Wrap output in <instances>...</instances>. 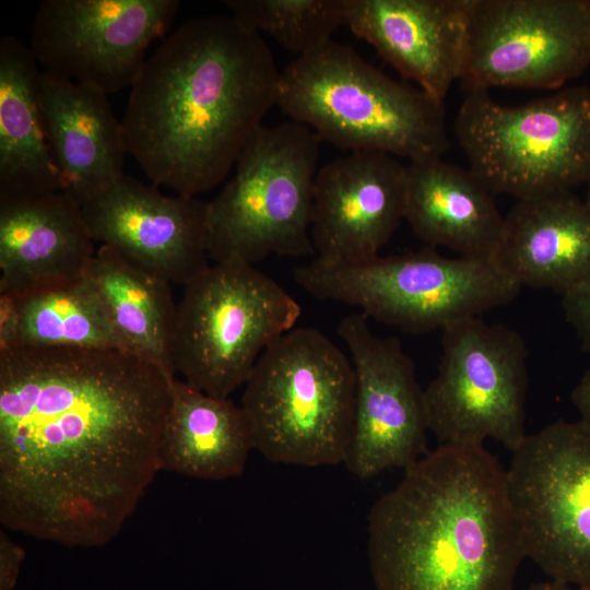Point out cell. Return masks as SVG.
<instances>
[{
	"label": "cell",
	"mask_w": 590,
	"mask_h": 590,
	"mask_svg": "<svg viewBox=\"0 0 590 590\" xmlns=\"http://www.w3.org/2000/svg\"><path fill=\"white\" fill-rule=\"evenodd\" d=\"M570 397L580 415L579 421L590 428V368L575 386Z\"/></svg>",
	"instance_id": "30"
},
{
	"label": "cell",
	"mask_w": 590,
	"mask_h": 590,
	"mask_svg": "<svg viewBox=\"0 0 590 590\" xmlns=\"http://www.w3.org/2000/svg\"><path fill=\"white\" fill-rule=\"evenodd\" d=\"M298 303L250 264L209 266L184 286L172 357L189 386L227 399L245 385L264 350L291 331Z\"/></svg>",
	"instance_id": "9"
},
{
	"label": "cell",
	"mask_w": 590,
	"mask_h": 590,
	"mask_svg": "<svg viewBox=\"0 0 590 590\" xmlns=\"http://www.w3.org/2000/svg\"><path fill=\"white\" fill-rule=\"evenodd\" d=\"M453 132L491 193L524 200L590 180V88L571 86L524 105L469 91Z\"/></svg>",
	"instance_id": "6"
},
{
	"label": "cell",
	"mask_w": 590,
	"mask_h": 590,
	"mask_svg": "<svg viewBox=\"0 0 590 590\" xmlns=\"http://www.w3.org/2000/svg\"><path fill=\"white\" fill-rule=\"evenodd\" d=\"M505 484L526 558L551 579L590 587V428L560 420L527 435Z\"/></svg>",
	"instance_id": "11"
},
{
	"label": "cell",
	"mask_w": 590,
	"mask_h": 590,
	"mask_svg": "<svg viewBox=\"0 0 590 590\" xmlns=\"http://www.w3.org/2000/svg\"><path fill=\"white\" fill-rule=\"evenodd\" d=\"M355 393L345 353L315 328L292 329L264 350L245 384L240 406L253 449L274 463H344Z\"/></svg>",
	"instance_id": "5"
},
{
	"label": "cell",
	"mask_w": 590,
	"mask_h": 590,
	"mask_svg": "<svg viewBox=\"0 0 590 590\" xmlns=\"http://www.w3.org/2000/svg\"><path fill=\"white\" fill-rule=\"evenodd\" d=\"M368 317H344L337 333L350 353L355 375L353 433L345 460L362 480L390 468L406 469L427 452L424 389L415 365L394 337L375 334Z\"/></svg>",
	"instance_id": "14"
},
{
	"label": "cell",
	"mask_w": 590,
	"mask_h": 590,
	"mask_svg": "<svg viewBox=\"0 0 590 590\" xmlns=\"http://www.w3.org/2000/svg\"><path fill=\"white\" fill-rule=\"evenodd\" d=\"M83 279L121 346L175 376L177 305L170 283L105 245L96 249Z\"/></svg>",
	"instance_id": "24"
},
{
	"label": "cell",
	"mask_w": 590,
	"mask_h": 590,
	"mask_svg": "<svg viewBox=\"0 0 590 590\" xmlns=\"http://www.w3.org/2000/svg\"><path fill=\"white\" fill-rule=\"evenodd\" d=\"M37 66L21 39L0 38V199L63 191L40 109Z\"/></svg>",
	"instance_id": "22"
},
{
	"label": "cell",
	"mask_w": 590,
	"mask_h": 590,
	"mask_svg": "<svg viewBox=\"0 0 590 590\" xmlns=\"http://www.w3.org/2000/svg\"><path fill=\"white\" fill-rule=\"evenodd\" d=\"M528 350L523 338L480 317L442 330L436 376L424 389L428 430L439 446L479 447L485 439L511 452L526 434Z\"/></svg>",
	"instance_id": "10"
},
{
	"label": "cell",
	"mask_w": 590,
	"mask_h": 590,
	"mask_svg": "<svg viewBox=\"0 0 590 590\" xmlns=\"http://www.w3.org/2000/svg\"><path fill=\"white\" fill-rule=\"evenodd\" d=\"M320 138L296 121L262 125L232 178L209 202L208 251L215 263L253 266L271 255H314L310 237Z\"/></svg>",
	"instance_id": "8"
},
{
	"label": "cell",
	"mask_w": 590,
	"mask_h": 590,
	"mask_svg": "<svg viewBox=\"0 0 590 590\" xmlns=\"http://www.w3.org/2000/svg\"><path fill=\"white\" fill-rule=\"evenodd\" d=\"M231 15L248 28L268 33L299 56L332 40L345 26L344 0H226Z\"/></svg>",
	"instance_id": "26"
},
{
	"label": "cell",
	"mask_w": 590,
	"mask_h": 590,
	"mask_svg": "<svg viewBox=\"0 0 590 590\" xmlns=\"http://www.w3.org/2000/svg\"><path fill=\"white\" fill-rule=\"evenodd\" d=\"M492 194L469 168L441 157L409 162L404 220L430 247L493 259L505 216Z\"/></svg>",
	"instance_id": "21"
},
{
	"label": "cell",
	"mask_w": 590,
	"mask_h": 590,
	"mask_svg": "<svg viewBox=\"0 0 590 590\" xmlns=\"http://www.w3.org/2000/svg\"><path fill=\"white\" fill-rule=\"evenodd\" d=\"M94 243L82 205L63 191L0 199V293L23 297L82 280Z\"/></svg>",
	"instance_id": "18"
},
{
	"label": "cell",
	"mask_w": 590,
	"mask_h": 590,
	"mask_svg": "<svg viewBox=\"0 0 590 590\" xmlns=\"http://www.w3.org/2000/svg\"><path fill=\"white\" fill-rule=\"evenodd\" d=\"M368 515L376 590H514L526 558L505 471L483 446H438Z\"/></svg>",
	"instance_id": "3"
},
{
	"label": "cell",
	"mask_w": 590,
	"mask_h": 590,
	"mask_svg": "<svg viewBox=\"0 0 590 590\" xmlns=\"http://www.w3.org/2000/svg\"><path fill=\"white\" fill-rule=\"evenodd\" d=\"M493 259L521 287L566 294L590 279V206L571 191L517 200Z\"/></svg>",
	"instance_id": "20"
},
{
	"label": "cell",
	"mask_w": 590,
	"mask_h": 590,
	"mask_svg": "<svg viewBox=\"0 0 590 590\" xmlns=\"http://www.w3.org/2000/svg\"><path fill=\"white\" fill-rule=\"evenodd\" d=\"M253 449L241 406L170 380L169 409L161 444L162 469L200 480L240 476Z\"/></svg>",
	"instance_id": "23"
},
{
	"label": "cell",
	"mask_w": 590,
	"mask_h": 590,
	"mask_svg": "<svg viewBox=\"0 0 590 590\" xmlns=\"http://www.w3.org/2000/svg\"><path fill=\"white\" fill-rule=\"evenodd\" d=\"M276 106L349 153L377 151L414 162L441 157L450 144L442 102L334 40L281 71Z\"/></svg>",
	"instance_id": "4"
},
{
	"label": "cell",
	"mask_w": 590,
	"mask_h": 590,
	"mask_svg": "<svg viewBox=\"0 0 590 590\" xmlns=\"http://www.w3.org/2000/svg\"><path fill=\"white\" fill-rule=\"evenodd\" d=\"M585 201L590 206V180L588 182V191H587V197H586Z\"/></svg>",
	"instance_id": "32"
},
{
	"label": "cell",
	"mask_w": 590,
	"mask_h": 590,
	"mask_svg": "<svg viewBox=\"0 0 590 590\" xmlns=\"http://www.w3.org/2000/svg\"><path fill=\"white\" fill-rule=\"evenodd\" d=\"M408 164L377 151L350 152L317 172L310 237L316 260L353 264L379 256L404 219Z\"/></svg>",
	"instance_id": "16"
},
{
	"label": "cell",
	"mask_w": 590,
	"mask_h": 590,
	"mask_svg": "<svg viewBox=\"0 0 590 590\" xmlns=\"http://www.w3.org/2000/svg\"><path fill=\"white\" fill-rule=\"evenodd\" d=\"M280 75L262 36L234 16L184 22L130 87L128 154L157 187L190 197L212 190L276 105Z\"/></svg>",
	"instance_id": "2"
},
{
	"label": "cell",
	"mask_w": 590,
	"mask_h": 590,
	"mask_svg": "<svg viewBox=\"0 0 590 590\" xmlns=\"http://www.w3.org/2000/svg\"><path fill=\"white\" fill-rule=\"evenodd\" d=\"M19 299L20 346L123 349L84 279Z\"/></svg>",
	"instance_id": "25"
},
{
	"label": "cell",
	"mask_w": 590,
	"mask_h": 590,
	"mask_svg": "<svg viewBox=\"0 0 590 590\" xmlns=\"http://www.w3.org/2000/svg\"><path fill=\"white\" fill-rule=\"evenodd\" d=\"M590 69V0H472L460 82L556 90Z\"/></svg>",
	"instance_id": "12"
},
{
	"label": "cell",
	"mask_w": 590,
	"mask_h": 590,
	"mask_svg": "<svg viewBox=\"0 0 590 590\" xmlns=\"http://www.w3.org/2000/svg\"><path fill=\"white\" fill-rule=\"evenodd\" d=\"M169 376L123 349L0 354V521L71 547L113 541L162 471Z\"/></svg>",
	"instance_id": "1"
},
{
	"label": "cell",
	"mask_w": 590,
	"mask_h": 590,
	"mask_svg": "<svg viewBox=\"0 0 590 590\" xmlns=\"http://www.w3.org/2000/svg\"><path fill=\"white\" fill-rule=\"evenodd\" d=\"M179 7L178 0H44L30 48L44 70L109 95L132 86L148 47Z\"/></svg>",
	"instance_id": "13"
},
{
	"label": "cell",
	"mask_w": 590,
	"mask_h": 590,
	"mask_svg": "<svg viewBox=\"0 0 590 590\" xmlns=\"http://www.w3.org/2000/svg\"><path fill=\"white\" fill-rule=\"evenodd\" d=\"M472 0H344L345 26L406 81L445 101L460 81Z\"/></svg>",
	"instance_id": "17"
},
{
	"label": "cell",
	"mask_w": 590,
	"mask_h": 590,
	"mask_svg": "<svg viewBox=\"0 0 590 590\" xmlns=\"http://www.w3.org/2000/svg\"><path fill=\"white\" fill-rule=\"evenodd\" d=\"M426 247L353 264L316 259L294 269L317 299L356 307L406 333L441 329L510 303L521 286L489 258H449Z\"/></svg>",
	"instance_id": "7"
},
{
	"label": "cell",
	"mask_w": 590,
	"mask_h": 590,
	"mask_svg": "<svg viewBox=\"0 0 590 590\" xmlns=\"http://www.w3.org/2000/svg\"><path fill=\"white\" fill-rule=\"evenodd\" d=\"M38 95L63 192L83 205L125 175L122 122L104 91L46 70L39 74Z\"/></svg>",
	"instance_id": "19"
},
{
	"label": "cell",
	"mask_w": 590,
	"mask_h": 590,
	"mask_svg": "<svg viewBox=\"0 0 590 590\" xmlns=\"http://www.w3.org/2000/svg\"><path fill=\"white\" fill-rule=\"evenodd\" d=\"M562 308L582 349L590 352V279L562 295Z\"/></svg>",
	"instance_id": "27"
},
{
	"label": "cell",
	"mask_w": 590,
	"mask_h": 590,
	"mask_svg": "<svg viewBox=\"0 0 590 590\" xmlns=\"http://www.w3.org/2000/svg\"><path fill=\"white\" fill-rule=\"evenodd\" d=\"M527 590H590V587H578L551 579L550 581L533 583Z\"/></svg>",
	"instance_id": "31"
},
{
	"label": "cell",
	"mask_w": 590,
	"mask_h": 590,
	"mask_svg": "<svg viewBox=\"0 0 590 590\" xmlns=\"http://www.w3.org/2000/svg\"><path fill=\"white\" fill-rule=\"evenodd\" d=\"M24 558V550L4 531L0 532L1 590H11L19 567Z\"/></svg>",
	"instance_id": "29"
},
{
	"label": "cell",
	"mask_w": 590,
	"mask_h": 590,
	"mask_svg": "<svg viewBox=\"0 0 590 590\" xmlns=\"http://www.w3.org/2000/svg\"><path fill=\"white\" fill-rule=\"evenodd\" d=\"M94 241L142 269L186 285L209 264V202L166 196L128 175L82 205Z\"/></svg>",
	"instance_id": "15"
},
{
	"label": "cell",
	"mask_w": 590,
	"mask_h": 590,
	"mask_svg": "<svg viewBox=\"0 0 590 590\" xmlns=\"http://www.w3.org/2000/svg\"><path fill=\"white\" fill-rule=\"evenodd\" d=\"M21 344V306L17 296L0 293V354Z\"/></svg>",
	"instance_id": "28"
}]
</instances>
